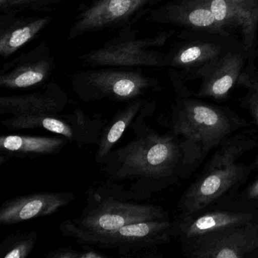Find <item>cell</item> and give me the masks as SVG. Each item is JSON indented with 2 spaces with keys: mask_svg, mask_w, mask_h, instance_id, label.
Wrapping results in <instances>:
<instances>
[{
  "mask_svg": "<svg viewBox=\"0 0 258 258\" xmlns=\"http://www.w3.org/2000/svg\"><path fill=\"white\" fill-rule=\"evenodd\" d=\"M150 99L131 125L135 138L113 149L102 165L108 180L131 182L128 192L133 201L143 202L185 178L183 154L177 139L171 134H160L146 123L156 109Z\"/></svg>",
  "mask_w": 258,
  "mask_h": 258,
  "instance_id": "6da1fadb",
  "label": "cell"
},
{
  "mask_svg": "<svg viewBox=\"0 0 258 258\" xmlns=\"http://www.w3.org/2000/svg\"><path fill=\"white\" fill-rule=\"evenodd\" d=\"M167 72L176 97L166 126L180 145L187 179L212 149L250 123L228 107L191 96L187 84L176 72L171 69Z\"/></svg>",
  "mask_w": 258,
  "mask_h": 258,
  "instance_id": "7a4b0ae2",
  "label": "cell"
},
{
  "mask_svg": "<svg viewBox=\"0 0 258 258\" xmlns=\"http://www.w3.org/2000/svg\"><path fill=\"white\" fill-rule=\"evenodd\" d=\"M87 204L79 217L64 220L59 230H113L131 223L170 219L163 207L130 201L121 185L109 180L89 188Z\"/></svg>",
  "mask_w": 258,
  "mask_h": 258,
  "instance_id": "3957f363",
  "label": "cell"
},
{
  "mask_svg": "<svg viewBox=\"0 0 258 258\" xmlns=\"http://www.w3.org/2000/svg\"><path fill=\"white\" fill-rule=\"evenodd\" d=\"M175 34L173 30L163 31L152 37H141L133 27H126L101 47L81 55L80 60L93 68L167 69V53L157 48L164 46Z\"/></svg>",
  "mask_w": 258,
  "mask_h": 258,
  "instance_id": "277c9868",
  "label": "cell"
},
{
  "mask_svg": "<svg viewBox=\"0 0 258 258\" xmlns=\"http://www.w3.org/2000/svg\"><path fill=\"white\" fill-rule=\"evenodd\" d=\"M71 83L75 94L85 102L108 99L128 103L150 92L162 90L158 78L140 71L119 68L80 71L72 75Z\"/></svg>",
  "mask_w": 258,
  "mask_h": 258,
  "instance_id": "5b68a950",
  "label": "cell"
},
{
  "mask_svg": "<svg viewBox=\"0 0 258 258\" xmlns=\"http://www.w3.org/2000/svg\"><path fill=\"white\" fill-rule=\"evenodd\" d=\"M240 43L234 36L184 28L167 53V69H173L185 84L200 80L220 56Z\"/></svg>",
  "mask_w": 258,
  "mask_h": 258,
  "instance_id": "8992f818",
  "label": "cell"
},
{
  "mask_svg": "<svg viewBox=\"0 0 258 258\" xmlns=\"http://www.w3.org/2000/svg\"><path fill=\"white\" fill-rule=\"evenodd\" d=\"M59 231L64 236L74 238L81 245L117 250L124 256L142 250H156L157 247L167 244L173 238V221L170 219L131 223L113 230Z\"/></svg>",
  "mask_w": 258,
  "mask_h": 258,
  "instance_id": "52a82bcc",
  "label": "cell"
},
{
  "mask_svg": "<svg viewBox=\"0 0 258 258\" xmlns=\"http://www.w3.org/2000/svg\"><path fill=\"white\" fill-rule=\"evenodd\" d=\"M163 0H91L80 7L68 34L75 40L102 30L133 27Z\"/></svg>",
  "mask_w": 258,
  "mask_h": 258,
  "instance_id": "ba28073f",
  "label": "cell"
},
{
  "mask_svg": "<svg viewBox=\"0 0 258 258\" xmlns=\"http://www.w3.org/2000/svg\"><path fill=\"white\" fill-rule=\"evenodd\" d=\"M254 167L253 160L248 164L235 163L227 167L202 171L181 196L176 217L189 215L217 206L240 186Z\"/></svg>",
  "mask_w": 258,
  "mask_h": 258,
  "instance_id": "9c48e42d",
  "label": "cell"
},
{
  "mask_svg": "<svg viewBox=\"0 0 258 258\" xmlns=\"http://www.w3.org/2000/svg\"><path fill=\"white\" fill-rule=\"evenodd\" d=\"M181 244L187 257H257L258 220L213 231Z\"/></svg>",
  "mask_w": 258,
  "mask_h": 258,
  "instance_id": "30bf717a",
  "label": "cell"
},
{
  "mask_svg": "<svg viewBox=\"0 0 258 258\" xmlns=\"http://www.w3.org/2000/svg\"><path fill=\"white\" fill-rule=\"evenodd\" d=\"M55 69V58L43 42L3 66L0 87L11 90L36 88L44 84Z\"/></svg>",
  "mask_w": 258,
  "mask_h": 258,
  "instance_id": "8fae6325",
  "label": "cell"
},
{
  "mask_svg": "<svg viewBox=\"0 0 258 258\" xmlns=\"http://www.w3.org/2000/svg\"><path fill=\"white\" fill-rule=\"evenodd\" d=\"M216 20L242 42L249 59L256 61L258 0H205Z\"/></svg>",
  "mask_w": 258,
  "mask_h": 258,
  "instance_id": "7c38bea8",
  "label": "cell"
},
{
  "mask_svg": "<svg viewBox=\"0 0 258 258\" xmlns=\"http://www.w3.org/2000/svg\"><path fill=\"white\" fill-rule=\"evenodd\" d=\"M249 59L242 43L237 45L220 56L201 78L199 88L190 94L198 99L223 101L229 98L238 86V78Z\"/></svg>",
  "mask_w": 258,
  "mask_h": 258,
  "instance_id": "4fadbf2b",
  "label": "cell"
},
{
  "mask_svg": "<svg viewBox=\"0 0 258 258\" xmlns=\"http://www.w3.org/2000/svg\"><path fill=\"white\" fill-rule=\"evenodd\" d=\"M147 19L152 23L233 36L216 20L205 0H170L153 9Z\"/></svg>",
  "mask_w": 258,
  "mask_h": 258,
  "instance_id": "5bb4252c",
  "label": "cell"
},
{
  "mask_svg": "<svg viewBox=\"0 0 258 258\" xmlns=\"http://www.w3.org/2000/svg\"><path fill=\"white\" fill-rule=\"evenodd\" d=\"M76 199L72 192L34 193L16 196L0 207V224H17L39 217H49Z\"/></svg>",
  "mask_w": 258,
  "mask_h": 258,
  "instance_id": "9a60e30c",
  "label": "cell"
},
{
  "mask_svg": "<svg viewBox=\"0 0 258 258\" xmlns=\"http://www.w3.org/2000/svg\"><path fill=\"white\" fill-rule=\"evenodd\" d=\"M258 220V214L211 207L173 221V238L180 242L227 226Z\"/></svg>",
  "mask_w": 258,
  "mask_h": 258,
  "instance_id": "2e32d148",
  "label": "cell"
},
{
  "mask_svg": "<svg viewBox=\"0 0 258 258\" xmlns=\"http://www.w3.org/2000/svg\"><path fill=\"white\" fill-rule=\"evenodd\" d=\"M69 102L67 93L55 81H51L37 93L1 96L0 114H61Z\"/></svg>",
  "mask_w": 258,
  "mask_h": 258,
  "instance_id": "e0dca14e",
  "label": "cell"
},
{
  "mask_svg": "<svg viewBox=\"0 0 258 258\" xmlns=\"http://www.w3.org/2000/svg\"><path fill=\"white\" fill-rule=\"evenodd\" d=\"M18 13H1L0 16V55L5 59L34 40L52 22L50 16L18 17Z\"/></svg>",
  "mask_w": 258,
  "mask_h": 258,
  "instance_id": "ac0fdd59",
  "label": "cell"
},
{
  "mask_svg": "<svg viewBox=\"0 0 258 258\" xmlns=\"http://www.w3.org/2000/svg\"><path fill=\"white\" fill-rule=\"evenodd\" d=\"M63 136L3 135L0 137V166L12 158H36L58 155L69 143Z\"/></svg>",
  "mask_w": 258,
  "mask_h": 258,
  "instance_id": "d6986e66",
  "label": "cell"
},
{
  "mask_svg": "<svg viewBox=\"0 0 258 258\" xmlns=\"http://www.w3.org/2000/svg\"><path fill=\"white\" fill-rule=\"evenodd\" d=\"M149 98H140L126 103L113 116L109 123L105 126L95 153V160L99 164H102L108 154L121 138L123 133L135 121L143 107L149 102Z\"/></svg>",
  "mask_w": 258,
  "mask_h": 258,
  "instance_id": "ffe728a7",
  "label": "cell"
},
{
  "mask_svg": "<svg viewBox=\"0 0 258 258\" xmlns=\"http://www.w3.org/2000/svg\"><path fill=\"white\" fill-rule=\"evenodd\" d=\"M258 146V131L243 128L225 140L205 164L202 172L235 164L245 152Z\"/></svg>",
  "mask_w": 258,
  "mask_h": 258,
  "instance_id": "44dd1931",
  "label": "cell"
},
{
  "mask_svg": "<svg viewBox=\"0 0 258 258\" xmlns=\"http://www.w3.org/2000/svg\"><path fill=\"white\" fill-rule=\"evenodd\" d=\"M1 124L10 131L42 129L69 139L70 143H77L75 131L61 114H22L13 115L1 121Z\"/></svg>",
  "mask_w": 258,
  "mask_h": 258,
  "instance_id": "7402d4cb",
  "label": "cell"
},
{
  "mask_svg": "<svg viewBox=\"0 0 258 258\" xmlns=\"http://www.w3.org/2000/svg\"><path fill=\"white\" fill-rule=\"evenodd\" d=\"M61 116L73 127L77 137L76 144L80 149L87 145L99 144L108 124L102 114L90 117L81 108H75L71 114H61Z\"/></svg>",
  "mask_w": 258,
  "mask_h": 258,
  "instance_id": "603a6c76",
  "label": "cell"
},
{
  "mask_svg": "<svg viewBox=\"0 0 258 258\" xmlns=\"http://www.w3.org/2000/svg\"><path fill=\"white\" fill-rule=\"evenodd\" d=\"M255 167L248 177L217 208L258 214V155L253 159Z\"/></svg>",
  "mask_w": 258,
  "mask_h": 258,
  "instance_id": "cb8c5ba5",
  "label": "cell"
},
{
  "mask_svg": "<svg viewBox=\"0 0 258 258\" xmlns=\"http://www.w3.org/2000/svg\"><path fill=\"white\" fill-rule=\"evenodd\" d=\"M238 86L246 90V94L239 99L240 106L248 112L258 126V69L255 60H247L238 78Z\"/></svg>",
  "mask_w": 258,
  "mask_h": 258,
  "instance_id": "d4e9b609",
  "label": "cell"
},
{
  "mask_svg": "<svg viewBox=\"0 0 258 258\" xmlns=\"http://www.w3.org/2000/svg\"><path fill=\"white\" fill-rule=\"evenodd\" d=\"M36 231L15 232L7 235L0 244V256L4 258H27L37 244Z\"/></svg>",
  "mask_w": 258,
  "mask_h": 258,
  "instance_id": "484cf974",
  "label": "cell"
},
{
  "mask_svg": "<svg viewBox=\"0 0 258 258\" xmlns=\"http://www.w3.org/2000/svg\"><path fill=\"white\" fill-rule=\"evenodd\" d=\"M83 250H78L72 247H58L48 252L46 258H105L108 255L104 254L95 250L89 245H82Z\"/></svg>",
  "mask_w": 258,
  "mask_h": 258,
  "instance_id": "4316f807",
  "label": "cell"
},
{
  "mask_svg": "<svg viewBox=\"0 0 258 258\" xmlns=\"http://www.w3.org/2000/svg\"><path fill=\"white\" fill-rule=\"evenodd\" d=\"M43 1H44L46 7H49L51 4H55V3L58 2V1H61V0H43Z\"/></svg>",
  "mask_w": 258,
  "mask_h": 258,
  "instance_id": "83f0119b",
  "label": "cell"
},
{
  "mask_svg": "<svg viewBox=\"0 0 258 258\" xmlns=\"http://www.w3.org/2000/svg\"><path fill=\"white\" fill-rule=\"evenodd\" d=\"M257 258H258V255H257Z\"/></svg>",
  "mask_w": 258,
  "mask_h": 258,
  "instance_id": "f1b7e54d",
  "label": "cell"
}]
</instances>
